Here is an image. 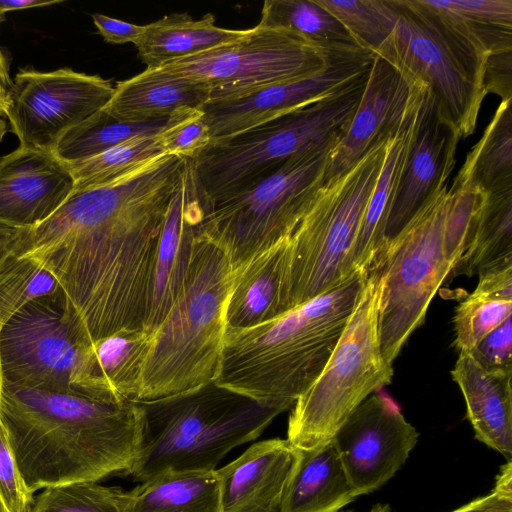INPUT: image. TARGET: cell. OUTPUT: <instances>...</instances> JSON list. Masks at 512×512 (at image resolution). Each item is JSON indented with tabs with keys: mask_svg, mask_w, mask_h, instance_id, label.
I'll return each instance as SVG.
<instances>
[{
	"mask_svg": "<svg viewBox=\"0 0 512 512\" xmlns=\"http://www.w3.org/2000/svg\"><path fill=\"white\" fill-rule=\"evenodd\" d=\"M452 512H512V496L492 489L489 494L478 497Z\"/></svg>",
	"mask_w": 512,
	"mask_h": 512,
	"instance_id": "48",
	"label": "cell"
},
{
	"mask_svg": "<svg viewBox=\"0 0 512 512\" xmlns=\"http://www.w3.org/2000/svg\"><path fill=\"white\" fill-rule=\"evenodd\" d=\"M486 196L487 192L459 171L447 190L444 238L454 268L470 245Z\"/></svg>",
	"mask_w": 512,
	"mask_h": 512,
	"instance_id": "37",
	"label": "cell"
},
{
	"mask_svg": "<svg viewBox=\"0 0 512 512\" xmlns=\"http://www.w3.org/2000/svg\"><path fill=\"white\" fill-rule=\"evenodd\" d=\"M124 491L97 481L44 488L28 512H121Z\"/></svg>",
	"mask_w": 512,
	"mask_h": 512,
	"instance_id": "39",
	"label": "cell"
},
{
	"mask_svg": "<svg viewBox=\"0 0 512 512\" xmlns=\"http://www.w3.org/2000/svg\"><path fill=\"white\" fill-rule=\"evenodd\" d=\"M258 25L290 30L328 53L364 49L316 0H266Z\"/></svg>",
	"mask_w": 512,
	"mask_h": 512,
	"instance_id": "31",
	"label": "cell"
},
{
	"mask_svg": "<svg viewBox=\"0 0 512 512\" xmlns=\"http://www.w3.org/2000/svg\"><path fill=\"white\" fill-rule=\"evenodd\" d=\"M357 497L332 439L296 448L279 512H339Z\"/></svg>",
	"mask_w": 512,
	"mask_h": 512,
	"instance_id": "24",
	"label": "cell"
},
{
	"mask_svg": "<svg viewBox=\"0 0 512 512\" xmlns=\"http://www.w3.org/2000/svg\"><path fill=\"white\" fill-rule=\"evenodd\" d=\"M163 154L166 153L156 135H141L90 158L65 164L73 176L76 193L112 184Z\"/></svg>",
	"mask_w": 512,
	"mask_h": 512,
	"instance_id": "34",
	"label": "cell"
},
{
	"mask_svg": "<svg viewBox=\"0 0 512 512\" xmlns=\"http://www.w3.org/2000/svg\"><path fill=\"white\" fill-rule=\"evenodd\" d=\"M206 207L191 160L186 159L170 197L154 259L144 328L153 332L167 315L182 285L197 238L203 233Z\"/></svg>",
	"mask_w": 512,
	"mask_h": 512,
	"instance_id": "19",
	"label": "cell"
},
{
	"mask_svg": "<svg viewBox=\"0 0 512 512\" xmlns=\"http://www.w3.org/2000/svg\"><path fill=\"white\" fill-rule=\"evenodd\" d=\"M373 56L365 49L337 52L325 69L310 77L206 101L199 108L209 128L211 144L342 92L368 73Z\"/></svg>",
	"mask_w": 512,
	"mask_h": 512,
	"instance_id": "14",
	"label": "cell"
},
{
	"mask_svg": "<svg viewBox=\"0 0 512 512\" xmlns=\"http://www.w3.org/2000/svg\"><path fill=\"white\" fill-rule=\"evenodd\" d=\"M151 337L144 327L126 328L92 343L100 378L120 398L138 401Z\"/></svg>",
	"mask_w": 512,
	"mask_h": 512,
	"instance_id": "29",
	"label": "cell"
},
{
	"mask_svg": "<svg viewBox=\"0 0 512 512\" xmlns=\"http://www.w3.org/2000/svg\"><path fill=\"white\" fill-rule=\"evenodd\" d=\"M447 190L437 192L387 241L370 266L380 284L378 332L389 365L422 325L430 301L454 270L444 238Z\"/></svg>",
	"mask_w": 512,
	"mask_h": 512,
	"instance_id": "11",
	"label": "cell"
},
{
	"mask_svg": "<svg viewBox=\"0 0 512 512\" xmlns=\"http://www.w3.org/2000/svg\"><path fill=\"white\" fill-rule=\"evenodd\" d=\"M463 18L489 53L512 49V0H440Z\"/></svg>",
	"mask_w": 512,
	"mask_h": 512,
	"instance_id": "41",
	"label": "cell"
},
{
	"mask_svg": "<svg viewBox=\"0 0 512 512\" xmlns=\"http://www.w3.org/2000/svg\"><path fill=\"white\" fill-rule=\"evenodd\" d=\"M416 428L387 394L373 393L333 437L347 477L359 496L371 493L404 465L418 441Z\"/></svg>",
	"mask_w": 512,
	"mask_h": 512,
	"instance_id": "16",
	"label": "cell"
},
{
	"mask_svg": "<svg viewBox=\"0 0 512 512\" xmlns=\"http://www.w3.org/2000/svg\"><path fill=\"white\" fill-rule=\"evenodd\" d=\"M369 512H390V508L385 504L374 505Z\"/></svg>",
	"mask_w": 512,
	"mask_h": 512,
	"instance_id": "55",
	"label": "cell"
},
{
	"mask_svg": "<svg viewBox=\"0 0 512 512\" xmlns=\"http://www.w3.org/2000/svg\"><path fill=\"white\" fill-rule=\"evenodd\" d=\"M12 84L13 81L9 75V64L7 58L0 48V102L4 106L5 110Z\"/></svg>",
	"mask_w": 512,
	"mask_h": 512,
	"instance_id": "50",
	"label": "cell"
},
{
	"mask_svg": "<svg viewBox=\"0 0 512 512\" xmlns=\"http://www.w3.org/2000/svg\"><path fill=\"white\" fill-rule=\"evenodd\" d=\"M424 93L388 139L382 168L368 201L353 251L352 266L355 271L368 270L385 246L389 213Z\"/></svg>",
	"mask_w": 512,
	"mask_h": 512,
	"instance_id": "25",
	"label": "cell"
},
{
	"mask_svg": "<svg viewBox=\"0 0 512 512\" xmlns=\"http://www.w3.org/2000/svg\"><path fill=\"white\" fill-rule=\"evenodd\" d=\"M467 408L475 437L512 459V373L484 370L470 352L460 351L451 371Z\"/></svg>",
	"mask_w": 512,
	"mask_h": 512,
	"instance_id": "23",
	"label": "cell"
},
{
	"mask_svg": "<svg viewBox=\"0 0 512 512\" xmlns=\"http://www.w3.org/2000/svg\"><path fill=\"white\" fill-rule=\"evenodd\" d=\"M339 142L300 152L206 208L203 233L224 249L233 272L291 236L325 179Z\"/></svg>",
	"mask_w": 512,
	"mask_h": 512,
	"instance_id": "9",
	"label": "cell"
},
{
	"mask_svg": "<svg viewBox=\"0 0 512 512\" xmlns=\"http://www.w3.org/2000/svg\"><path fill=\"white\" fill-rule=\"evenodd\" d=\"M59 291L51 272L36 261L15 254L0 271V325L32 300Z\"/></svg>",
	"mask_w": 512,
	"mask_h": 512,
	"instance_id": "38",
	"label": "cell"
},
{
	"mask_svg": "<svg viewBox=\"0 0 512 512\" xmlns=\"http://www.w3.org/2000/svg\"><path fill=\"white\" fill-rule=\"evenodd\" d=\"M12 81L5 117L19 146L52 154L64 133L103 108L114 93L109 80L69 68L24 69Z\"/></svg>",
	"mask_w": 512,
	"mask_h": 512,
	"instance_id": "13",
	"label": "cell"
},
{
	"mask_svg": "<svg viewBox=\"0 0 512 512\" xmlns=\"http://www.w3.org/2000/svg\"><path fill=\"white\" fill-rule=\"evenodd\" d=\"M512 99L502 100L459 172L485 192L512 187Z\"/></svg>",
	"mask_w": 512,
	"mask_h": 512,
	"instance_id": "32",
	"label": "cell"
},
{
	"mask_svg": "<svg viewBox=\"0 0 512 512\" xmlns=\"http://www.w3.org/2000/svg\"><path fill=\"white\" fill-rule=\"evenodd\" d=\"M74 179L54 154L18 147L0 158V224L30 229L72 195Z\"/></svg>",
	"mask_w": 512,
	"mask_h": 512,
	"instance_id": "20",
	"label": "cell"
},
{
	"mask_svg": "<svg viewBox=\"0 0 512 512\" xmlns=\"http://www.w3.org/2000/svg\"><path fill=\"white\" fill-rule=\"evenodd\" d=\"M482 89L485 95L496 94L501 101L512 99V49L492 52L488 55Z\"/></svg>",
	"mask_w": 512,
	"mask_h": 512,
	"instance_id": "45",
	"label": "cell"
},
{
	"mask_svg": "<svg viewBox=\"0 0 512 512\" xmlns=\"http://www.w3.org/2000/svg\"><path fill=\"white\" fill-rule=\"evenodd\" d=\"M364 49L375 54L391 35L398 19L393 0H316Z\"/></svg>",
	"mask_w": 512,
	"mask_h": 512,
	"instance_id": "36",
	"label": "cell"
},
{
	"mask_svg": "<svg viewBox=\"0 0 512 512\" xmlns=\"http://www.w3.org/2000/svg\"><path fill=\"white\" fill-rule=\"evenodd\" d=\"M156 137L164 153L188 160L195 159L211 144L199 107L184 106L173 111Z\"/></svg>",
	"mask_w": 512,
	"mask_h": 512,
	"instance_id": "42",
	"label": "cell"
},
{
	"mask_svg": "<svg viewBox=\"0 0 512 512\" xmlns=\"http://www.w3.org/2000/svg\"><path fill=\"white\" fill-rule=\"evenodd\" d=\"M141 431L130 475L208 472L233 448L258 438L287 408L258 401L216 381L183 393L137 402Z\"/></svg>",
	"mask_w": 512,
	"mask_h": 512,
	"instance_id": "4",
	"label": "cell"
},
{
	"mask_svg": "<svg viewBox=\"0 0 512 512\" xmlns=\"http://www.w3.org/2000/svg\"><path fill=\"white\" fill-rule=\"evenodd\" d=\"M245 32L216 26L211 13L197 20L178 13L144 25L143 34L134 45L146 68H155L232 42Z\"/></svg>",
	"mask_w": 512,
	"mask_h": 512,
	"instance_id": "26",
	"label": "cell"
},
{
	"mask_svg": "<svg viewBox=\"0 0 512 512\" xmlns=\"http://www.w3.org/2000/svg\"><path fill=\"white\" fill-rule=\"evenodd\" d=\"M369 73V71H368ZM342 92L211 144L191 160L201 199L210 208L292 156L346 134L367 76Z\"/></svg>",
	"mask_w": 512,
	"mask_h": 512,
	"instance_id": "7",
	"label": "cell"
},
{
	"mask_svg": "<svg viewBox=\"0 0 512 512\" xmlns=\"http://www.w3.org/2000/svg\"><path fill=\"white\" fill-rule=\"evenodd\" d=\"M1 328V325H0ZM2 387H3V376H2V369H1V360H0V398L2 393Z\"/></svg>",
	"mask_w": 512,
	"mask_h": 512,
	"instance_id": "56",
	"label": "cell"
},
{
	"mask_svg": "<svg viewBox=\"0 0 512 512\" xmlns=\"http://www.w3.org/2000/svg\"><path fill=\"white\" fill-rule=\"evenodd\" d=\"M7 121L6 117L2 114H0V142L2 141L5 133L7 132Z\"/></svg>",
	"mask_w": 512,
	"mask_h": 512,
	"instance_id": "54",
	"label": "cell"
},
{
	"mask_svg": "<svg viewBox=\"0 0 512 512\" xmlns=\"http://www.w3.org/2000/svg\"><path fill=\"white\" fill-rule=\"evenodd\" d=\"M404 2L445 45L469 78L482 89L489 52L470 25L444 7L440 0Z\"/></svg>",
	"mask_w": 512,
	"mask_h": 512,
	"instance_id": "35",
	"label": "cell"
},
{
	"mask_svg": "<svg viewBox=\"0 0 512 512\" xmlns=\"http://www.w3.org/2000/svg\"><path fill=\"white\" fill-rule=\"evenodd\" d=\"M33 499L14 461L0 421V500L7 512H28Z\"/></svg>",
	"mask_w": 512,
	"mask_h": 512,
	"instance_id": "43",
	"label": "cell"
},
{
	"mask_svg": "<svg viewBox=\"0 0 512 512\" xmlns=\"http://www.w3.org/2000/svg\"><path fill=\"white\" fill-rule=\"evenodd\" d=\"M512 260V187L487 193L468 249L450 276Z\"/></svg>",
	"mask_w": 512,
	"mask_h": 512,
	"instance_id": "30",
	"label": "cell"
},
{
	"mask_svg": "<svg viewBox=\"0 0 512 512\" xmlns=\"http://www.w3.org/2000/svg\"><path fill=\"white\" fill-rule=\"evenodd\" d=\"M422 82L380 54H374L359 106L330 158L326 177L347 170L388 138L420 101Z\"/></svg>",
	"mask_w": 512,
	"mask_h": 512,
	"instance_id": "18",
	"label": "cell"
},
{
	"mask_svg": "<svg viewBox=\"0 0 512 512\" xmlns=\"http://www.w3.org/2000/svg\"><path fill=\"white\" fill-rule=\"evenodd\" d=\"M3 383L123 399L99 376L92 342L62 291L32 300L0 328Z\"/></svg>",
	"mask_w": 512,
	"mask_h": 512,
	"instance_id": "10",
	"label": "cell"
},
{
	"mask_svg": "<svg viewBox=\"0 0 512 512\" xmlns=\"http://www.w3.org/2000/svg\"><path fill=\"white\" fill-rule=\"evenodd\" d=\"M380 284L368 269L366 283L324 368L296 400L287 440L309 449L333 439L351 413L392 381L393 367L381 351L378 332Z\"/></svg>",
	"mask_w": 512,
	"mask_h": 512,
	"instance_id": "8",
	"label": "cell"
},
{
	"mask_svg": "<svg viewBox=\"0 0 512 512\" xmlns=\"http://www.w3.org/2000/svg\"><path fill=\"white\" fill-rule=\"evenodd\" d=\"M24 231L25 229H16L0 224V246L21 239Z\"/></svg>",
	"mask_w": 512,
	"mask_h": 512,
	"instance_id": "52",
	"label": "cell"
},
{
	"mask_svg": "<svg viewBox=\"0 0 512 512\" xmlns=\"http://www.w3.org/2000/svg\"><path fill=\"white\" fill-rule=\"evenodd\" d=\"M332 54L290 30L257 25L232 42L142 73L207 88L211 100L310 77Z\"/></svg>",
	"mask_w": 512,
	"mask_h": 512,
	"instance_id": "12",
	"label": "cell"
},
{
	"mask_svg": "<svg viewBox=\"0 0 512 512\" xmlns=\"http://www.w3.org/2000/svg\"><path fill=\"white\" fill-rule=\"evenodd\" d=\"M0 421L27 489L128 474L139 444L137 402L3 383Z\"/></svg>",
	"mask_w": 512,
	"mask_h": 512,
	"instance_id": "2",
	"label": "cell"
},
{
	"mask_svg": "<svg viewBox=\"0 0 512 512\" xmlns=\"http://www.w3.org/2000/svg\"><path fill=\"white\" fill-rule=\"evenodd\" d=\"M185 162L163 154L112 184L72 193L25 230L16 255L54 275L92 343L144 326L158 239Z\"/></svg>",
	"mask_w": 512,
	"mask_h": 512,
	"instance_id": "1",
	"label": "cell"
},
{
	"mask_svg": "<svg viewBox=\"0 0 512 512\" xmlns=\"http://www.w3.org/2000/svg\"><path fill=\"white\" fill-rule=\"evenodd\" d=\"M121 512H221L216 470L160 473L124 491Z\"/></svg>",
	"mask_w": 512,
	"mask_h": 512,
	"instance_id": "27",
	"label": "cell"
},
{
	"mask_svg": "<svg viewBox=\"0 0 512 512\" xmlns=\"http://www.w3.org/2000/svg\"><path fill=\"white\" fill-rule=\"evenodd\" d=\"M368 270L273 320L226 329L216 382L258 401L290 409L332 354Z\"/></svg>",
	"mask_w": 512,
	"mask_h": 512,
	"instance_id": "3",
	"label": "cell"
},
{
	"mask_svg": "<svg viewBox=\"0 0 512 512\" xmlns=\"http://www.w3.org/2000/svg\"><path fill=\"white\" fill-rule=\"evenodd\" d=\"M92 19L98 33L111 44H135L144 31V25L132 24L104 14H93Z\"/></svg>",
	"mask_w": 512,
	"mask_h": 512,
	"instance_id": "47",
	"label": "cell"
},
{
	"mask_svg": "<svg viewBox=\"0 0 512 512\" xmlns=\"http://www.w3.org/2000/svg\"><path fill=\"white\" fill-rule=\"evenodd\" d=\"M166 119L121 122L101 108L64 133L58 140L53 154L64 163L84 160L133 137L157 135Z\"/></svg>",
	"mask_w": 512,
	"mask_h": 512,
	"instance_id": "33",
	"label": "cell"
},
{
	"mask_svg": "<svg viewBox=\"0 0 512 512\" xmlns=\"http://www.w3.org/2000/svg\"><path fill=\"white\" fill-rule=\"evenodd\" d=\"M474 291L512 299V260L493 265L479 274Z\"/></svg>",
	"mask_w": 512,
	"mask_h": 512,
	"instance_id": "46",
	"label": "cell"
},
{
	"mask_svg": "<svg viewBox=\"0 0 512 512\" xmlns=\"http://www.w3.org/2000/svg\"><path fill=\"white\" fill-rule=\"evenodd\" d=\"M393 2L399 14L397 22L375 54L385 56L426 85L459 139L470 136L486 96L484 91L404 0Z\"/></svg>",
	"mask_w": 512,
	"mask_h": 512,
	"instance_id": "15",
	"label": "cell"
},
{
	"mask_svg": "<svg viewBox=\"0 0 512 512\" xmlns=\"http://www.w3.org/2000/svg\"><path fill=\"white\" fill-rule=\"evenodd\" d=\"M0 114L5 116V108H4V106L2 105L1 102H0Z\"/></svg>",
	"mask_w": 512,
	"mask_h": 512,
	"instance_id": "57",
	"label": "cell"
},
{
	"mask_svg": "<svg viewBox=\"0 0 512 512\" xmlns=\"http://www.w3.org/2000/svg\"><path fill=\"white\" fill-rule=\"evenodd\" d=\"M61 2L62 0H0V21L2 22L4 20L6 12L46 7Z\"/></svg>",
	"mask_w": 512,
	"mask_h": 512,
	"instance_id": "49",
	"label": "cell"
},
{
	"mask_svg": "<svg viewBox=\"0 0 512 512\" xmlns=\"http://www.w3.org/2000/svg\"><path fill=\"white\" fill-rule=\"evenodd\" d=\"M389 137L347 170L325 177L314 191L290 236L288 311L336 288L357 271L353 251Z\"/></svg>",
	"mask_w": 512,
	"mask_h": 512,
	"instance_id": "6",
	"label": "cell"
},
{
	"mask_svg": "<svg viewBox=\"0 0 512 512\" xmlns=\"http://www.w3.org/2000/svg\"><path fill=\"white\" fill-rule=\"evenodd\" d=\"M0 512H7V510L5 509V507L2 504L1 500H0Z\"/></svg>",
	"mask_w": 512,
	"mask_h": 512,
	"instance_id": "58",
	"label": "cell"
},
{
	"mask_svg": "<svg viewBox=\"0 0 512 512\" xmlns=\"http://www.w3.org/2000/svg\"><path fill=\"white\" fill-rule=\"evenodd\" d=\"M295 456L287 439L273 438L216 469L221 512H279Z\"/></svg>",
	"mask_w": 512,
	"mask_h": 512,
	"instance_id": "21",
	"label": "cell"
},
{
	"mask_svg": "<svg viewBox=\"0 0 512 512\" xmlns=\"http://www.w3.org/2000/svg\"><path fill=\"white\" fill-rule=\"evenodd\" d=\"M289 260L287 237L233 272L225 311L226 329L251 328L288 311Z\"/></svg>",
	"mask_w": 512,
	"mask_h": 512,
	"instance_id": "22",
	"label": "cell"
},
{
	"mask_svg": "<svg viewBox=\"0 0 512 512\" xmlns=\"http://www.w3.org/2000/svg\"><path fill=\"white\" fill-rule=\"evenodd\" d=\"M233 275L224 249L202 233L175 301L152 332L137 402L183 393L216 380Z\"/></svg>",
	"mask_w": 512,
	"mask_h": 512,
	"instance_id": "5",
	"label": "cell"
},
{
	"mask_svg": "<svg viewBox=\"0 0 512 512\" xmlns=\"http://www.w3.org/2000/svg\"><path fill=\"white\" fill-rule=\"evenodd\" d=\"M21 240L22 238L15 242L0 246V271L4 268L6 263L16 254L20 246Z\"/></svg>",
	"mask_w": 512,
	"mask_h": 512,
	"instance_id": "53",
	"label": "cell"
},
{
	"mask_svg": "<svg viewBox=\"0 0 512 512\" xmlns=\"http://www.w3.org/2000/svg\"><path fill=\"white\" fill-rule=\"evenodd\" d=\"M209 98L207 88L141 72L117 82L103 109L121 122H145L165 119L180 107H200Z\"/></svg>",
	"mask_w": 512,
	"mask_h": 512,
	"instance_id": "28",
	"label": "cell"
},
{
	"mask_svg": "<svg viewBox=\"0 0 512 512\" xmlns=\"http://www.w3.org/2000/svg\"><path fill=\"white\" fill-rule=\"evenodd\" d=\"M512 316V299L473 291L456 308L455 346L471 352L491 331Z\"/></svg>",
	"mask_w": 512,
	"mask_h": 512,
	"instance_id": "40",
	"label": "cell"
},
{
	"mask_svg": "<svg viewBox=\"0 0 512 512\" xmlns=\"http://www.w3.org/2000/svg\"><path fill=\"white\" fill-rule=\"evenodd\" d=\"M459 140L427 87L389 213L386 242L395 237L437 192L448 186Z\"/></svg>",
	"mask_w": 512,
	"mask_h": 512,
	"instance_id": "17",
	"label": "cell"
},
{
	"mask_svg": "<svg viewBox=\"0 0 512 512\" xmlns=\"http://www.w3.org/2000/svg\"><path fill=\"white\" fill-rule=\"evenodd\" d=\"M493 490L507 496H512V463L508 461L496 477Z\"/></svg>",
	"mask_w": 512,
	"mask_h": 512,
	"instance_id": "51",
	"label": "cell"
},
{
	"mask_svg": "<svg viewBox=\"0 0 512 512\" xmlns=\"http://www.w3.org/2000/svg\"><path fill=\"white\" fill-rule=\"evenodd\" d=\"M470 354L488 372L512 373L511 316L486 335Z\"/></svg>",
	"mask_w": 512,
	"mask_h": 512,
	"instance_id": "44",
	"label": "cell"
}]
</instances>
